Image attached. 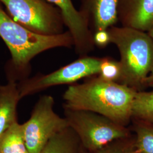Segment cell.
<instances>
[{
    "label": "cell",
    "instance_id": "obj_1",
    "mask_svg": "<svg viewBox=\"0 0 153 153\" xmlns=\"http://www.w3.org/2000/svg\"><path fill=\"white\" fill-rule=\"evenodd\" d=\"M136 93L125 85L107 81L98 76H90L82 83L69 86L62 96V106L63 108L93 112L128 126Z\"/></svg>",
    "mask_w": 153,
    "mask_h": 153
},
{
    "label": "cell",
    "instance_id": "obj_2",
    "mask_svg": "<svg viewBox=\"0 0 153 153\" xmlns=\"http://www.w3.org/2000/svg\"><path fill=\"white\" fill-rule=\"evenodd\" d=\"M0 37L11 54L7 69L8 81L16 82L27 78L31 71L30 62L37 55L49 49L74 46L69 31L55 35L34 33L14 21L1 5Z\"/></svg>",
    "mask_w": 153,
    "mask_h": 153
},
{
    "label": "cell",
    "instance_id": "obj_3",
    "mask_svg": "<svg viewBox=\"0 0 153 153\" xmlns=\"http://www.w3.org/2000/svg\"><path fill=\"white\" fill-rule=\"evenodd\" d=\"M111 43L120 55L121 84L137 92L145 91L153 69V41L148 33L131 28L112 26L107 29Z\"/></svg>",
    "mask_w": 153,
    "mask_h": 153
},
{
    "label": "cell",
    "instance_id": "obj_4",
    "mask_svg": "<svg viewBox=\"0 0 153 153\" xmlns=\"http://www.w3.org/2000/svg\"><path fill=\"white\" fill-rule=\"evenodd\" d=\"M64 114L69 126L76 133L83 149L88 152L97 151L133 134L129 126L93 112L64 108Z\"/></svg>",
    "mask_w": 153,
    "mask_h": 153
},
{
    "label": "cell",
    "instance_id": "obj_5",
    "mask_svg": "<svg viewBox=\"0 0 153 153\" xmlns=\"http://www.w3.org/2000/svg\"><path fill=\"white\" fill-rule=\"evenodd\" d=\"M10 16L34 33L55 35L64 33L60 10L45 0H0Z\"/></svg>",
    "mask_w": 153,
    "mask_h": 153
},
{
    "label": "cell",
    "instance_id": "obj_6",
    "mask_svg": "<svg viewBox=\"0 0 153 153\" xmlns=\"http://www.w3.org/2000/svg\"><path fill=\"white\" fill-rule=\"evenodd\" d=\"M54 105L52 96H41L35 104L29 119L22 124L29 153H40L52 137L69 126L65 118L55 112Z\"/></svg>",
    "mask_w": 153,
    "mask_h": 153
},
{
    "label": "cell",
    "instance_id": "obj_7",
    "mask_svg": "<svg viewBox=\"0 0 153 153\" xmlns=\"http://www.w3.org/2000/svg\"><path fill=\"white\" fill-rule=\"evenodd\" d=\"M101 57L89 56L76 60L47 74H38L18 83L20 99L40 93L53 86L76 83L82 78L98 76Z\"/></svg>",
    "mask_w": 153,
    "mask_h": 153
},
{
    "label": "cell",
    "instance_id": "obj_8",
    "mask_svg": "<svg viewBox=\"0 0 153 153\" xmlns=\"http://www.w3.org/2000/svg\"><path fill=\"white\" fill-rule=\"evenodd\" d=\"M45 1L60 10L65 25L72 36L76 52L79 57L88 56L93 52L95 47L94 35L86 18L74 7L71 0Z\"/></svg>",
    "mask_w": 153,
    "mask_h": 153
},
{
    "label": "cell",
    "instance_id": "obj_9",
    "mask_svg": "<svg viewBox=\"0 0 153 153\" xmlns=\"http://www.w3.org/2000/svg\"><path fill=\"white\" fill-rule=\"evenodd\" d=\"M117 14L121 26L148 33L153 26V0H119Z\"/></svg>",
    "mask_w": 153,
    "mask_h": 153
},
{
    "label": "cell",
    "instance_id": "obj_10",
    "mask_svg": "<svg viewBox=\"0 0 153 153\" xmlns=\"http://www.w3.org/2000/svg\"><path fill=\"white\" fill-rule=\"evenodd\" d=\"M79 11L88 21L94 33L107 30L115 26L117 20V9L119 0H80Z\"/></svg>",
    "mask_w": 153,
    "mask_h": 153
},
{
    "label": "cell",
    "instance_id": "obj_11",
    "mask_svg": "<svg viewBox=\"0 0 153 153\" xmlns=\"http://www.w3.org/2000/svg\"><path fill=\"white\" fill-rule=\"evenodd\" d=\"M21 100L18 83L9 80L0 85V137L18 122L17 107Z\"/></svg>",
    "mask_w": 153,
    "mask_h": 153
},
{
    "label": "cell",
    "instance_id": "obj_12",
    "mask_svg": "<svg viewBox=\"0 0 153 153\" xmlns=\"http://www.w3.org/2000/svg\"><path fill=\"white\" fill-rule=\"evenodd\" d=\"M83 150L76 133L68 126L52 137L39 153H82Z\"/></svg>",
    "mask_w": 153,
    "mask_h": 153
},
{
    "label": "cell",
    "instance_id": "obj_13",
    "mask_svg": "<svg viewBox=\"0 0 153 153\" xmlns=\"http://www.w3.org/2000/svg\"><path fill=\"white\" fill-rule=\"evenodd\" d=\"M0 153H29L22 124H14L0 137Z\"/></svg>",
    "mask_w": 153,
    "mask_h": 153
},
{
    "label": "cell",
    "instance_id": "obj_14",
    "mask_svg": "<svg viewBox=\"0 0 153 153\" xmlns=\"http://www.w3.org/2000/svg\"><path fill=\"white\" fill-rule=\"evenodd\" d=\"M129 127L135 137L137 153H153V125L131 118Z\"/></svg>",
    "mask_w": 153,
    "mask_h": 153
},
{
    "label": "cell",
    "instance_id": "obj_15",
    "mask_svg": "<svg viewBox=\"0 0 153 153\" xmlns=\"http://www.w3.org/2000/svg\"><path fill=\"white\" fill-rule=\"evenodd\" d=\"M131 118L153 125V91L137 92L133 103Z\"/></svg>",
    "mask_w": 153,
    "mask_h": 153
},
{
    "label": "cell",
    "instance_id": "obj_16",
    "mask_svg": "<svg viewBox=\"0 0 153 153\" xmlns=\"http://www.w3.org/2000/svg\"><path fill=\"white\" fill-rule=\"evenodd\" d=\"M98 76L107 81L121 83L123 73L120 61L111 57H101Z\"/></svg>",
    "mask_w": 153,
    "mask_h": 153
},
{
    "label": "cell",
    "instance_id": "obj_17",
    "mask_svg": "<svg viewBox=\"0 0 153 153\" xmlns=\"http://www.w3.org/2000/svg\"><path fill=\"white\" fill-rule=\"evenodd\" d=\"M82 153H137L134 135L133 133L129 137L115 140L93 152H88L83 149Z\"/></svg>",
    "mask_w": 153,
    "mask_h": 153
},
{
    "label": "cell",
    "instance_id": "obj_18",
    "mask_svg": "<svg viewBox=\"0 0 153 153\" xmlns=\"http://www.w3.org/2000/svg\"><path fill=\"white\" fill-rule=\"evenodd\" d=\"M94 43L95 47L104 48L111 43V39L108 30H101L94 33Z\"/></svg>",
    "mask_w": 153,
    "mask_h": 153
},
{
    "label": "cell",
    "instance_id": "obj_19",
    "mask_svg": "<svg viewBox=\"0 0 153 153\" xmlns=\"http://www.w3.org/2000/svg\"><path fill=\"white\" fill-rule=\"evenodd\" d=\"M146 83H147L148 88H153V69L152 71L150 72L149 76H148Z\"/></svg>",
    "mask_w": 153,
    "mask_h": 153
},
{
    "label": "cell",
    "instance_id": "obj_20",
    "mask_svg": "<svg viewBox=\"0 0 153 153\" xmlns=\"http://www.w3.org/2000/svg\"><path fill=\"white\" fill-rule=\"evenodd\" d=\"M149 35L150 36V37L152 38L153 41V26L152 28L150 29V30L148 33Z\"/></svg>",
    "mask_w": 153,
    "mask_h": 153
}]
</instances>
